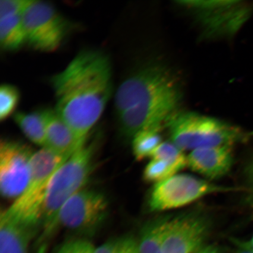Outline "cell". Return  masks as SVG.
Returning <instances> with one entry per match:
<instances>
[{
  "label": "cell",
  "instance_id": "obj_1",
  "mask_svg": "<svg viewBox=\"0 0 253 253\" xmlns=\"http://www.w3.org/2000/svg\"><path fill=\"white\" fill-rule=\"evenodd\" d=\"M112 77L109 56L99 50L85 49L52 78L55 110L79 140H87L102 116L112 97Z\"/></svg>",
  "mask_w": 253,
  "mask_h": 253
},
{
  "label": "cell",
  "instance_id": "obj_2",
  "mask_svg": "<svg viewBox=\"0 0 253 253\" xmlns=\"http://www.w3.org/2000/svg\"><path fill=\"white\" fill-rule=\"evenodd\" d=\"M178 79L160 63H149L132 73L115 97L119 130L130 139L142 129L165 125L182 100Z\"/></svg>",
  "mask_w": 253,
  "mask_h": 253
},
{
  "label": "cell",
  "instance_id": "obj_3",
  "mask_svg": "<svg viewBox=\"0 0 253 253\" xmlns=\"http://www.w3.org/2000/svg\"><path fill=\"white\" fill-rule=\"evenodd\" d=\"M98 141L87 140L69 157L50 180L44 204L39 251L58 230V217L63 206L86 186L92 173Z\"/></svg>",
  "mask_w": 253,
  "mask_h": 253
},
{
  "label": "cell",
  "instance_id": "obj_4",
  "mask_svg": "<svg viewBox=\"0 0 253 253\" xmlns=\"http://www.w3.org/2000/svg\"><path fill=\"white\" fill-rule=\"evenodd\" d=\"M165 127L170 141L183 151L220 145L233 147L249 137L238 126L188 111H177L167 120Z\"/></svg>",
  "mask_w": 253,
  "mask_h": 253
},
{
  "label": "cell",
  "instance_id": "obj_5",
  "mask_svg": "<svg viewBox=\"0 0 253 253\" xmlns=\"http://www.w3.org/2000/svg\"><path fill=\"white\" fill-rule=\"evenodd\" d=\"M68 158L46 148L34 152L27 188L6 210L7 212L25 225L41 232L44 204L50 180Z\"/></svg>",
  "mask_w": 253,
  "mask_h": 253
},
{
  "label": "cell",
  "instance_id": "obj_6",
  "mask_svg": "<svg viewBox=\"0 0 253 253\" xmlns=\"http://www.w3.org/2000/svg\"><path fill=\"white\" fill-rule=\"evenodd\" d=\"M178 4L191 15L207 39L232 37L251 17L253 2L182 1Z\"/></svg>",
  "mask_w": 253,
  "mask_h": 253
},
{
  "label": "cell",
  "instance_id": "obj_7",
  "mask_svg": "<svg viewBox=\"0 0 253 253\" xmlns=\"http://www.w3.org/2000/svg\"><path fill=\"white\" fill-rule=\"evenodd\" d=\"M22 20L27 45L42 52L59 49L73 29V24L49 2L33 0L23 14Z\"/></svg>",
  "mask_w": 253,
  "mask_h": 253
},
{
  "label": "cell",
  "instance_id": "obj_8",
  "mask_svg": "<svg viewBox=\"0 0 253 253\" xmlns=\"http://www.w3.org/2000/svg\"><path fill=\"white\" fill-rule=\"evenodd\" d=\"M108 198L98 190L84 188L63 206L58 217V226L82 239L93 237L108 219Z\"/></svg>",
  "mask_w": 253,
  "mask_h": 253
},
{
  "label": "cell",
  "instance_id": "obj_9",
  "mask_svg": "<svg viewBox=\"0 0 253 253\" xmlns=\"http://www.w3.org/2000/svg\"><path fill=\"white\" fill-rule=\"evenodd\" d=\"M232 189L189 174L176 173L154 185L147 198L148 211L151 213H159L175 210L207 196Z\"/></svg>",
  "mask_w": 253,
  "mask_h": 253
},
{
  "label": "cell",
  "instance_id": "obj_10",
  "mask_svg": "<svg viewBox=\"0 0 253 253\" xmlns=\"http://www.w3.org/2000/svg\"><path fill=\"white\" fill-rule=\"evenodd\" d=\"M213 226L210 214L201 210L173 216L163 244V253H194L203 248Z\"/></svg>",
  "mask_w": 253,
  "mask_h": 253
},
{
  "label": "cell",
  "instance_id": "obj_11",
  "mask_svg": "<svg viewBox=\"0 0 253 253\" xmlns=\"http://www.w3.org/2000/svg\"><path fill=\"white\" fill-rule=\"evenodd\" d=\"M34 152L23 142L1 140L0 143V191L2 197L17 199L27 188Z\"/></svg>",
  "mask_w": 253,
  "mask_h": 253
},
{
  "label": "cell",
  "instance_id": "obj_12",
  "mask_svg": "<svg viewBox=\"0 0 253 253\" xmlns=\"http://www.w3.org/2000/svg\"><path fill=\"white\" fill-rule=\"evenodd\" d=\"M232 147L220 145L193 150L187 156L188 167L210 181L223 178L232 169Z\"/></svg>",
  "mask_w": 253,
  "mask_h": 253
},
{
  "label": "cell",
  "instance_id": "obj_13",
  "mask_svg": "<svg viewBox=\"0 0 253 253\" xmlns=\"http://www.w3.org/2000/svg\"><path fill=\"white\" fill-rule=\"evenodd\" d=\"M41 111L46 131V145L43 148L63 157H69L87 141L79 140L55 109Z\"/></svg>",
  "mask_w": 253,
  "mask_h": 253
},
{
  "label": "cell",
  "instance_id": "obj_14",
  "mask_svg": "<svg viewBox=\"0 0 253 253\" xmlns=\"http://www.w3.org/2000/svg\"><path fill=\"white\" fill-rule=\"evenodd\" d=\"M39 231L25 225L7 211L0 216V253H28L32 239Z\"/></svg>",
  "mask_w": 253,
  "mask_h": 253
},
{
  "label": "cell",
  "instance_id": "obj_15",
  "mask_svg": "<svg viewBox=\"0 0 253 253\" xmlns=\"http://www.w3.org/2000/svg\"><path fill=\"white\" fill-rule=\"evenodd\" d=\"M170 214L159 215L145 222L140 231L138 240L139 253H159L170 219Z\"/></svg>",
  "mask_w": 253,
  "mask_h": 253
},
{
  "label": "cell",
  "instance_id": "obj_16",
  "mask_svg": "<svg viewBox=\"0 0 253 253\" xmlns=\"http://www.w3.org/2000/svg\"><path fill=\"white\" fill-rule=\"evenodd\" d=\"M27 45L26 35L21 15L0 19V46L12 52Z\"/></svg>",
  "mask_w": 253,
  "mask_h": 253
},
{
  "label": "cell",
  "instance_id": "obj_17",
  "mask_svg": "<svg viewBox=\"0 0 253 253\" xmlns=\"http://www.w3.org/2000/svg\"><path fill=\"white\" fill-rule=\"evenodd\" d=\"M14 119L28 140L42 148L45 147V126L41 111L17 112L14 115Z\"/></svg>",
  "mask_w": 253,
  "mask_h": 253
},
{
  "label": "cell",
  "instance_id": "obj_18",
  "mask_svg": "<svg viewBox=\"0 0 253 253\" xmlns=\"http://www.w3.org/2000/svg\"><path fill=\"white\" fill-rule=\"evenodd\" d=\"M165 125L142 129L131 139L132 151L135 160L142 161L151 158L154 151L162 143L161 132Z\"/></svg>",
  "mask_w": 253,
  "mask_h": 253
},
{
  "label": "cell",
  "instance_id": "obj_19",
  "mask_svg": "<svg viewBox=\"0 0 253 253\" xmlns=\"http://www.w3.org/2000/svg\"><path fill=\"white\" fill-rule=\"evenodd\" d=\"M151 159L160 160L169 163L178 172L188 167L187 156L172 142H163L154 151Z\"/></svg>",
  "mask_w": 253,
  "mask_h": 253
},
{
  "label": "cell",
  "instance_id": "obj_20",
  "mask_svg": "<svg viewBox=\"0 0 253 253\" xmlns=\"http://www.w3.org/2000/svg\"><path fill=\"white\" fill-rule=\"evenodd\" d=\"M178 172L175 168L166 161L151 159L145 167L142 178L145 182L155 185L165 181Z\"/></svg>",
  "mask_w": 253,
  "mask_h": 253
},
{
  "label": "cell",
  "instance_id": "obj_21",
  "mask_svg": "<svg viewBox=\"0 0 253 253\" xmlns=\"http://www.w3.org/2000/svg\"><path fill=\"white\" fill-rule=\"evenodd\" d=\"M94 253H140L138 240L131 235H125L109 239L99 248L95 249Z\"/></svg>",
  "mask_w": 253,
  "mask_h": 253
},
{
  "label": "cell",
  "instance_id": "obj_22",
  "mask_svg": "<svg viewBox=\"0 0 253 253\" xmlns=\"http://www.w3.org/2000/svg\"><path fill=\"white\" fill-rule=\"evenodd\" d=\"M20 93L17 87L9 84H2L0 87V120H7L18 106Z\"/></svg>",
  "mask_w": 253,
  "mask_h": 253
},
{
  "label": "cell",
  "instance_id": "obj_23",
  "mask_svg": "<svg viewBox=\"0 0 253 253\" xmlns=\"http://www.w3.org/2000/svg\"><path fill=\"white\" fill-rule=\"evenodd\" d=\"M31 0H1L0 1V19L21 15Z\"/></svg>",
  "mask_w": 253,
  "mask_h": 253
},
{
  "label": "cell",
  "instance_id": "obj_24",
  "mask_svg": "<svg viewBox=\"0 0 253 253\" xmlns=\"http://www.w3.org/2000/svg\"><path fill=\"white\" fill-rule=\"evenodd\" d=\"M81 238L69 240L57 249L55 253H78Z\"/></svg>",
  "mask_w": 253,
  "mask_h": 253
},
{
  "label": "cell",
  "instance_id": "obj_25",
  "mask_svg": "<svg viewBox=\"0 0 253 253\" xmlns=\"http://www.w3.org/2000/svg\"><path fill=\"white\" fill-rule=\"evenodd\" d=\"M95 248L87 239H81L78 253H94Z\"/></svg>",
  "mask_w": 253,
  "mask_h": 253
},
{
  "label": "cell",
  "instance_id": "obj_26",
  "mask_svg": "<svg viewBox=\"0 0 253 253\" xmlns=\"http://www.w3.org/2000/svg\"><path fill=\"white\" fill-rule=\"evenodd\" d=\"M197 253H220V249L215 245L204 246Z\"/></svg>",
  "mask_w": 253,
  "mask_h": 253
},
{
  "label": "cell",
  "instance_id": "obj_27",
  "mask_svg": "<svg viewBox=\"0 0 253 253\" xmlns=\"http://www.w3.org/2000/svg\"><path fill=\"white\" fill-rule=\"evenodd\" d=\"M240 249L236 253H253V251L249 245V243H238Z\"/></svg>",
  "mask_w": 253,
  "mask_h": 253
},
{
  "label": "cell",
  "instance_id": "obj_28",
  "mask_svg": "<svg viewBox=\"0 0 253 253\" xmlns=\"http://www.w3.org/2000/svg\"><path fill=\"white\" fill-rule=\"evenodd\" d=\"M249 243L250 246H251V248H252V249L253 251V236L252 239L251 240V241Z\"/></svg>",
  "mask_w": 253,
  "mask_h": 253
},
{
  "label": "cell",
  "instance_id": "obj_29",
  "mask_svg": "<svg viewBox=\"0 0 253 253\" xmlns=\"http://www.w3.org/2000/svg\"></svg>",
  "mask_w": 253,
  "mask_h": 253
}]
</instances>
